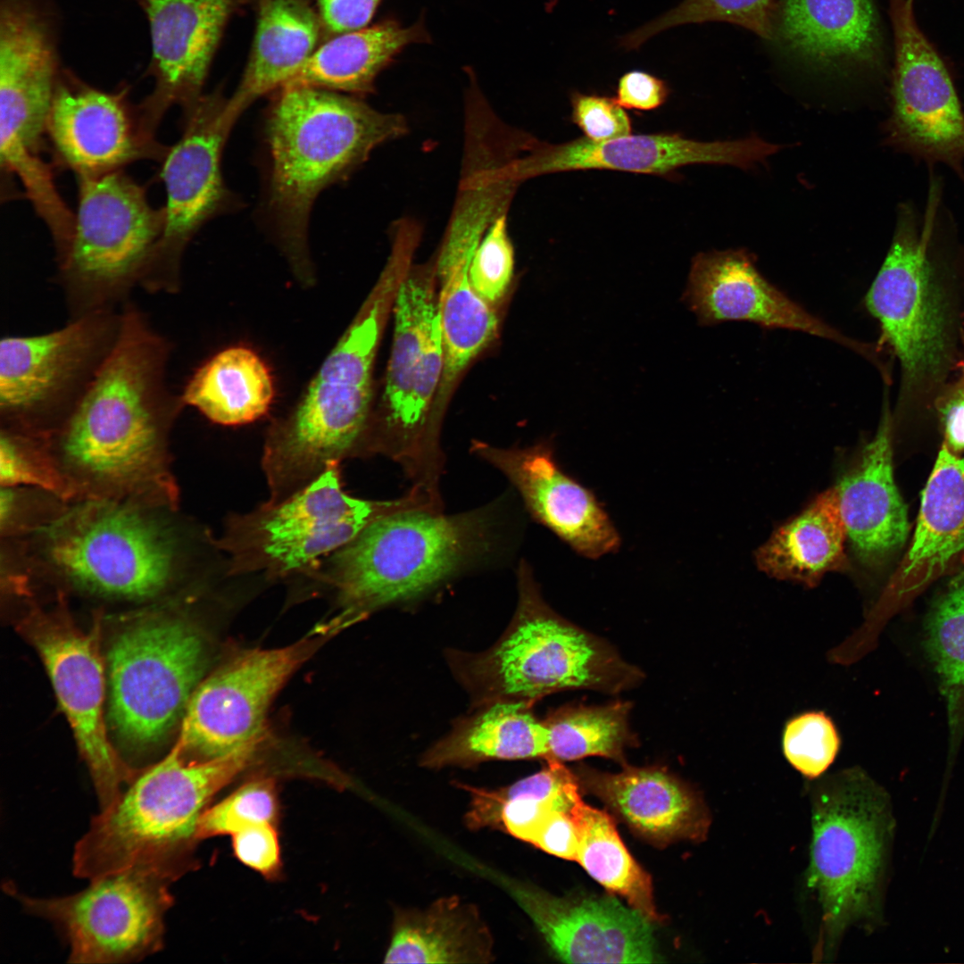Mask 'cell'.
Returning a JSON list of instances; mask_svg holds the SVG:
<instances>
[{"instance_id":"1","label":"cell","mask_w":964,"mask_h":964,"mask_svg":"<svg viewBox=\"0 0 964 964\" xmlns=\"http://www.w3.org/2000/svg\"><path fill=\"white\" fill-rule=\"evenodd\" d=\"M117 340L65 420L46 436L74 498L172 506L168 439L186 406L168 384L171 341L130 300Z\"/></svg>"},{"instance_id":"2","label":"cell","mask_w":964,"mask_h":964,"mask_svg":"<svg viewBox=\"0 0 964 964\" xmlns=\"http://www.w3.org/2000/svg\"><path fill=\"white\" fill-rule=\"evenodd\" d=\"M940 200L934 179L922 217L908 204L900 206L890 248L865 296L899 365L894 432L914 423L937 427V401L964 362L960 249L936 247Z\"/></svg>"},{"instance_id":"3","label":"cell","mask_w":964,"mask_h":964,"mask_svg":"<svg viewBox=\"0 0 964 964\" xmlns=\"http://www.w3.org/2000/svg\"><path fill=\"white\" fill-rule=\"evenodd\" d=\"M266 118L270 170L266 210L278 247L298 282L315 283L308 243L318 195L344 179L379 145L407 130L404 118L354 96L290 86L275 92Z\"/></svg>"},{"instance_id":"4","label":"cell","mask_w":964,"mask_h":964,"mask_svg":"<svg viewBox=\"0 0 964 964\" xmlns=\"http://www.w3.org/2000/svg\"><path fill=\"white\" fill-rule=\"evenodd\" d=\"M409 260L392 253L353 320L295 406L270 427L263 469L270 501L303 489L330 465L370 452L373 368Z\"/></svg>"},{"instance_id":"5","label":"cell","mask_w":964,"mask_h":964,"mask_svg":"<svg viewBox=\"0 0 964 964\" xmlns=\"http://www.w3.org/2000/svg\"><path fill=\"white\" fill-rule=\"evenodd\" d=\"M258 746L200 760L187 757L175 744L93 817L74 848V875L91 881L139 870L170 882L177 879L189 865L201 815L212 798L250 764Z\"/></svg>"},{"instance_id":"6","label":"cell","mask_w":964,"mask_h":964,"mask_svg":"<svg viewBox=\"0 0 964 964\" xmlns=\"http://www.w3.org/2000/svg\"><path fill=\"white\" fill-rule=\"evenodd\" d=\"M518 591L513 618L492 647L446 652L473 709L495 702L534 706L548 694L572 689L615 694L641 682L643 672L609 643L545 602L526 561L518 569Z\"/></svg>"},{"instance_id":"7","label":"cell","mask_w":964,"mask_h":964,"mask_svg":"<svg viewBox=\"0 0 964 964\" xmlns=\"http://www.w3.org/2000/svg\"><path fill=\"white\" fill-rule=\"evenodd\" d=\"M486 510L445 515L411 507L385 514L331 553L329 578L358 619L379 608L415 599L487 551L493 519Z\"/></svg>"},{"instance_id":"8","label":"cell","mask_w":964,"mask_h":964,"mask_svg":"<svg viewBox=\"0 0 964 964\" xmlns=\"http://www.w3.org/2000/svg\"><path fill=\"white\" fill-rule=\"evenodd\" d=\"M811 822L808 885L820 907L822 959L850 927L877 919L893 820L885 792L855 767L816 785Z\"/></svg>"},{"instance_id":"9","label":"cell","mask_w":964,"mask_h":964,"mask_svg":"<svg viewBox=\"0 0 964 964\" xmlns=\"http://www.w3.org/2000/svg\"><path fill=\"white\" fill-rule=\"evenodd\" d=\"M143 504L79 498L36 528L46 564L93 594L142 600L160 594L181 571V541Z\"/></svg>"},{"instance_id":"10","label":"cell","mask_w":964,"mask_h":964,"mask_svg":"<svg viewBox=\"0 0 964 964\" xmlns=\"http://www.w3.org/2000/svg\"><path fill=\"white\" fill-rule=\"evenodd\" d=\"M78 178L72 235L56 257L69 320L120 309L139 287L161 237L163 209L122 170Z\"/></svg>"},{"instance_id":"11","label":"cell","mask_w":964,"mask_h":964,"mask_svg":"<svg viewBox=\"0 0 964 964\" xmlns=\"http://www.w3.org/2000/svg\"><path fill=\"white\" fill-rule=\"evenodd\" d=\"M419 505L413 492L393 501L354 498L332 464L290 496L232 519L220 545L231 557V571L287 576L315 567L374 519Z\"/></svg>"},{"instance_id":"12","label":"cell","mask_w":964,"mask_h":964,"mask_svg":"<svg viewBox=\"0 0 964 964\" xmlns=\"http://www.w3.org/2000/svg\"><path fill=\"white\" fill-rule=\"evenodd\" d=\"M121 310L86 314L57 329L0 342L1 428L48 436L96 378L120 333Z\"/></svg>"},{"instance_id":"13","label":"cell","mask_w":964,"mask_h":964,"mask_svg":"<svg viewBox=\"0 0 964 964\" xmlns=\"http://www.w3.org/2000/svg\"><path fill=\"white\" fill-rule=\"evenodd\" d=\"M203 637L179 619L154 618L124 630L108 652V717L126 744L144 749L181 721L202 680Z\"/></svg>"},{"instance_id":"14","label":"cell","mask_w":964,"mask_h":964,"mask_svg":"<svg viewBox=\"0 0 964 964\" xmlns=\"http://www.w3.org/2000/svg\"><path fill=\"white\" fill-rule=\"evenodd\" d=\"M170 882L127 870L90 881L62 897L28 896L7 883L5 891L26 912L51 922L70 947L69 962H135L162 948L164 916L173 898Z\"/></svg>"},{"instance_id":"15","label":"cell","mask_w":964,"mask_h":964,"mask_svg":"<svg viewBox=\"0 0 964 964\" xmlns=\"http://www.w3.org/2000/svg\"><path fill=\"white\" fill-rule=\"evenodd\" d=\"M226 102L220 91H214L184 111L182 135L162 160L164 224L139 282L148 293L180 291L189 242L207 221L236 204L221 172V154L232 129L224 119Z\"/></svg>"},{"instance_id":"16","label":"cell","mask_w":964,"mask_h":964,"mask_svg":"<svg viewBox=\"0 0 964 964\" xmlns=\"http://www.w3.org/2000/svg\"><path fill=\"white\" fill-rule=\"evenodd\" d=\"M338 628L332 622L284 647L245 651L202 679L181 720L176 744L182 752L207 760L260 744L278 693Z\"/></svg>"},{"instance_id":"17","label":"cell","mask_w":964,"mask_h":964,"mask_svg":"<svg viewBox=\"0 0 964 964\" xmlns=\"http://www.w3.org/2000/svg\"><path fill=\"white\" fill-rule=\"evenodd\" d=\"M915 0H888L894 64L886 142L964 179V112L948 70L916 19Z\"/></svg>"},{"instance_id":"18","label":"cell","mask_w":964,"mask_h":964,"mask_svg":"<svg viewBox=\"0 0 964 964\" xmlns=\"http://www.w3.org/2000/svg\"><path fill=\"white\" fill-rule=\"evenodd\" d=\"M64 614L34 608L21 618L19 628L43 660L101 810L118 798L137 772L122 761L107 737L105 676L96 636L83 632Z\"/></svg>"},{"instance_id":"19","label":"cell","mask_w":964,"mask_h":964,"mask_svg":"<svg viewBox=\"0 0 964 964\" xmlns=\"http://www.w3.org/2000/svg\"><path fill=\"white\" fill-rule=\"evenodd\" d=\"M129 86L97 88L64 69L47 119L55 158L77 177L97 176L138 160L162 162L168 146L145 128Z\"/></svg>"},{"instance_id":"20","label":"cell","mask_w":964,"mask_h":964,"mask_svg":"<svg viewBox=\"0 0 964 964\" xmlns=\"http://www.w3.org/2000/svg\"><path fill=\"white\" fill-rule=\"evenodd\" d=\"M144 12L151 39L146 74L154 80L138 104L146 130H156L167 112H183L204 95L203 89L225 28L244 0H136Z\"/></svg>"},{"instance_id":"21","label":"cell","mask_w":964,"mask_h":964,"mask_svg":"<svg viewBox=\"0 0 964 964\" xmlns=\"http://www.w3.org/2000/svg\"><path fill=\"white\" fill-rule=\"evenodd\" d=\"M780 147L758 137L714 142L677 133L630 134L603 142L583 137L561 144L534 145L529 154L511 164L509 175L516 182L548 173L598 169L672 177L691 164L751 168Z\"/></svg>"},{"instance_id":"22","label":"cell","mask_w":964,"mask_h":964,"mask_svg":"<svg viewBox=\"0 0 964 964\" xmlns=\"http://www.w3.org/2000/svg\"><path fill=\"white\" fill-rule=\"evenodd\" d=\"M472 450L503 473L532 517L578 554L596 560L619 549L608 512L592 490L561 469L550 442L522 449L477 443Z\"/></svg>"},{"instance_id":"23","label":"cell","mask_w":964,"mask_h":964,"mask_svg":"<svg viewBox=\"0 0 964 964\" xmlns=\"http://www.w3.org/2000/svg\"><path fill=\"white\" fill-rule=\"evenodd\" d=\"M683 300L702 325L743 320L797 330L837 342L872 362L877 359L870 345L842 334L770 284L744 250L697 254Z\"/></svg>"},{"instance_id":"24","label":"cell","mask_w":964,"mask_h":964,"mask_svg":"<svg viewBox=\"0 0 964 964\" xmlns=\"http://www.w3.org/2000/svg\"><path fill=\"white\" fill-rule=\"evenodd\" d=\"M513 893L561 961H658L652 922L614 897L561 898L525 885H515Z\"/></svg>"},{"instance_id":"25","label":"cell","mask_w":964,"mask_h":964,"mask_svg":"<svg viewBox=\"0 0 964 964\" xmlns=\"http://www.w3.org/2000/svg\"><path fill=\"white\" fill-rule=\"evenodd\" d=\"M964 568V455L943 443L923 489L915 531L868 622L881 627L898 606Z\"/></svg>"},{"instance_id":"26","label":"cell","mask_w":964,"mask_h":964,"mask_svg":"<svg viewBox=\"0 0 964 964\" xmlns=\"http://www.w3.org/2000/svg\"><path fill=\"white\" fill-rule=\"evenodd\" d=\"M885 384L877 429L855 466L835 486L847 540L860 564L878 569L904 547L910 534L908 508L893 477L894 430Z\"/></svg>"},{"instance_id":"27","label":"cell","mask_w":964,"mask_h":964,"mask_svg":"<svg viewBox=\"0 0 964 964\" xmlns=\"http://www.w3.org/2000/svg\"><path fill=\"white\" fill-rule=\"evenodd\" d=\"M772 41L822 71H873L885 62L874 0H778Z\"/></svg>"},{"instance_id":"28","label":"cell","mask_w":964,"mask_h":964,"mask_svg":"<svg viewBox=\"0 0 964 964\" xmlns=\"http://www.w3.org/2000/svg\"><path fill=\"white\" fill-rule=\"evenodd\" d=\"M56 0H0V110L46 121L65 69Z\"/></svg>"},{"instance_id":"29","label":"cell","mask_w":964,"mask_h":964,"mask_svg":"<svg viewBox=\"0 0 964 964\" xmlns=\"http://www.w3.org/2000/svg\"><path fill=\"white\" fill-rule=\"evenodd\" d=\"M574 772L580 788L656 845L700 841L707 834L710 818L699 794L664 768L626 763L620 772L609 773L579 765Z\"/></svg>"},{"instance_id":"30","label":"cell","mask_w":964,"mask_h":964,"mask_svg":"<svg viewBox=\"0 0 964 964\" xmlns=\"http://www.w3.org/2000/svg\"><path fill=\"white\" fill-rule=\"evenodd\" d=\"M256 9L248 61L224 108V119L231 127L255 100L287 84L324 36L317 10L306 0H256Z\"/></svg>"},{"instance_id":"31","label":"cell","mask_w":964,"mask_h":964,"mask_svg":"<svg viewBox=\"0 0 964 964\" xmlns=\"http://www.w3.org/2000/svg\"><path fill=\"white\" fill-rule=\"evenodd\" d=\"M494 944L478 909L453 895L425 909H396L384 962L489 963Z\"/></svg>"},{"instance_id":"32","label":"cell","mask_w":964,"mask_h":964,"mask_svg":"<svg viewBox=\"0 0 964 964\" xmlns=\"http://www.w3.org/2000/svg\"><path fill=\"white\" fill-rule=\"evenodd\" d=\"M430 42L423 17L410 26L394 18L321 42L284 87H313L365 96L377 76L408 46Z\"/></svg>"},{"instance_id":"33","label":"cell","mask_w":964,"mask_h":964,"mask_svg":"<svg viewBox=\"0 0 964 964\" xmlns=\"http://www.w3.org/2000/svg\"><path fill=\"white\" fill-rule=\"evenodd\" d=\"M531 705L495 702L474 708L427 750L420 765L428 769L468 768L484 761L548 759L547 730Z\"/></svg>"},{"instance_id":"34","label":"cell","mask_w":964,"mask_h":964,"mask_svg":"<svg viewBox=\"0 0 964 964\" xmlns=\"http://www.w3.org/2000/svg\"><path fill=\"white\" fill-rule=\"evenodd\" d=\"M436 280V263L411 265L398 287L392 310L394 336L381 414L371 430L372 451L382 452L404 410L438 312Z\"/></svg>"},{"instance_id":"35","label":"cell","mask_w":964,"mask_h":964,"mask_svg":"<svg viewBox=\"0 0 964 964\" xmlns=\"http://www.w3.org/2000/svg\"><path fill=\"white\" fill-rule=\"evenodd\" d=\"M846 528L835 486L776 529L757 550L758 568L771 578L816 586L845 565Z\"/></svg>"},{"instance_id":"36","label":"cell","mask_w":964,"mask_h":964,"mask_svg":"<svg viewBox=\"0 0 964 964\" xmlns=\"http://www.w3.org/2000/svg\"><path fill=\"white\" fill-rule=\"evenodd\" d=\"M186 405L212 422L235 426L268 413L275 384L265 361L252 348L233 345L213 354L192 375L181 393Z\"/></svg>"},{"instance_id":"37","label":"cell","mask_w":964,"mask_h":964,"mask_svg":"<svg viewBox=\"0 0 964 964\" xmlns=\"http://www.w3.org/2000/svg\"><path fill=\"white\" fill-rule=\"evenodd\" d=\"M540 771L507 786L486 789L463 785L470 794L465 814L472 830L492 828L531 844L550 814L570 809L580 793L574 771L550 758Z\"/></svg>"},{"instance_id":"38","label":"cell","mask_w":964,"mask_h":964,"mask_svg":"<svg viewBox=\"0 0 964 964\" xmlns=\"http://www.w3.org/2000/svg\"><path fill=\"white\" fill-rule=\"evenodd\" d=\"M570 810L578 835L577 861L609 893L626 899L650 921H659L651 877L626 848L612 817L585 803L580 793Z\"/></svg>"},{"instance_id":"39","label":"cell","mask_w":964,"mask_h":964,"mask_svg":"<svg viewBox=\"0 0 964 964\" xmlns=\"http://www.w3.org/2000/svg\"><path fill=\"white\" fill-rule=\"evenodd\" d=\"M922 646L937 677L948 715L950 757L964 736V575L932 602L923 622Z\"/></svg>"},{"instance_id":"40","label":"cell","mask_w":964,"mask_h":964,"mask_svg":"<svg viewBox=\"0 0 964 964\" xmlns=\"http://www.w3.org/2000/svg\"><path fill=\"white\" fill-rule=\"evenodd\" d=\"M630 710V702L619 701L600 706L569 705L550 711L543 719L547 730L548 759L563 762L600 756L621 766L626 764V748L637 743L629 727Z\"/></svg>"},{"instance_id":"41","label":"cell","mask_w":964,"mask_h":964,"mask_svg":"<svg viewBox=\"0 0 964 964\" xmlns=\"http://www.w3.org/2000/svg\"><path fill=\"white\" fill-rule=\"evenodd\" d=\"M777 1L682 0L664 14L621 37L619 44L625 50H636L655 35L670 28L711 21L736 25L772 41Z\"/></svg>"},{"instance_id":"42","label":"cell","mask_w":964,"mask_h":964,"mask_svg":"<svg viewBox=\"0 0 964 964\" xmlns=\"http://www.w3.org/2000/svg\"><path fill=\"white\" fill-rule=\"evenodd\" d=\"M2 486H31L62 499L72 498L46 436L1 428Z\"/></svg>"},{"instance_id":"43","label":"cell","mask_w":964,"mask_h":964,"mask_svg":"<svg viewBox=\"0 0 964 964\" xmlns=\"http://www.w3.org/2000/svg\"><path fill=\"white\" fill-rule=\"evenodd\" d=\"M278 815L276 786L270 778L251 780L200 817L196 837L234 835L255 824H274Z\"/></svg>"},{"instance_id":"44","label":"cell","mask_w":964,"mask_h":964,"mask_svg":"<svg viewBox=\"0 0 964 964\" xmlns=\"http://www.w3.org/2000/svg\"><path fill=\"white\" fill-rule=\"evenodd\" d=\"M781 743L786 760L804 777L815 778L835 760L841 737L828 715L820 711H810L785 722Z\"/></svg>"},{"instance_id":"45","label":"cell","mask_w":964,"mask_h":964,"mask_svg":"<svg viewBox=\"0 0 964 964\" xmlns=\"http://www.w3.org/2000/svg\"><path fill=\"white\" fill-rule=\"evenodd\" d=\"M514 250L508 235L505 213L488 227L476 248L470 266V278L476 293L494 307L511 282Z\"/></svg>"},{"instance_id":"46","label":"cell","mask_w":964,"mask_h":964,"mask_svg":"<svg viewBox=\"0 0 964 964\" xmlns=\"http://www.w3.org/2000/svg\"><path fill=\"white\" fill-rule=\"evenodd\" d=\"M571 120L594 142H603L632 133L631 119L615 98L596 94L570 95Z\"/></svg>"},{"instance_id":"47","label":"cell","mask_w":964,"mask_h":964,"mask_svg":"<svg viewBox=\"0 0 964 964\" xmlns=\"http://www.w3.org/2000/svg\"><path fill=\"white\" fill-rule=\"evenodd\" d=\"M236 857L245 865L266 877L276 875L280 867V851L274 824L249 826L232 835Z\"/></svg>"},{"instance_id":"48","label":"cell","mask_w":964,"mask_h":964,"mask_svg":"<svg viewBox=\"0 0 964 964\" xmlns=\"http://www.w3.org/2000/svg\"><path fill=\"white\" fill-rule=\"evenodd\" d=\"M325 38L367 27L382 0H314Z\"/></svg>"},{"instance_id":"49","label":"cell","mask_w":964,"mask_h":964,"mask_svg":"<svg viewBox=\"0 0 964 964\" xmlns=\"http://www.w3.org/2000/svg\"><path fill=\"white\" fill-rule=\"evenodd\" d=\"M669 92L665 80L646 71L634 70L619 78L614 98L624 109L652 111L667 101Z\"/></svg>"},{"instance_id":"50","label":"cell","mask_w":964,"mask_h":964,"mask_svg":"<svg viewBox=\"0 0 964 964\" xmlns=\"http://www.w3.org/2000/svg\"><path fill=\"white\" fill-rule=\"evenodd\" d=\"M937 429L952 452L964 453V378L960 375L945 389L935 408Z\"/></svg>"},{"instance_id":"51","label":"cell","mask_w":964,"mask_h":964,"mask_svg":"<svg viewBox=\"0 0 964 964\" xmlns=\"http://www.w3.org/2000/svg\"><path fill=\"white\" fill-rule=\"evenodd\" d=\"M570 810L553 811L536 832L531 844L556 857L577 860L578 835Z\"/></svg>"},{"instance_id":"52","label":"cell","mask_w":964,"mask_h":964,"mask_svg":"<svg viewBox=\"0 0 964 964\" xmlns=\"http://www.w3.org/2000/svg\"><path fill=\"white\" fill-rule=\"evenodd\" d=\"M960 267L963 284V299H964V249H960ZM963 345H964V308H963ZM961 376L964 378V362L961 371Z\"/></svg>"}]
</instances>
